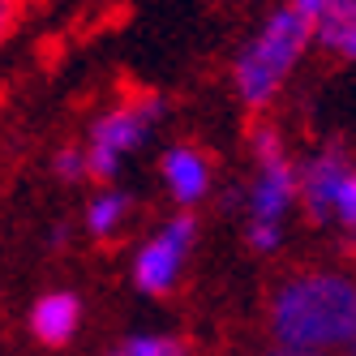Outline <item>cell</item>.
Here are the masks:
<instances>
[{
  "label": "cell",
  "instance_id": "1",
  "mask_svg": "<svg viewBox=\"0 0 356 356\" xmlns=\"http://www.w3.org/2000/svg\"><path fill=\"white\" fill-rule=\"evenodd\" d=\"M270 335L279 348H356V284L335 270L292 275L270 296Z\"/></svg>",
  "mask_w": 356,
  "mask_h": 356
},
{
  "label": "cell",
  "instance_id": "2",
  "mask_svg": "<svg viewBox=\"0 0 356 356\" xmlns=\"http://www.w3.org/2000/svg\"><path fill=\"white\" fill-rule=\"evenodd\" d=\"M314 39V26L305 22L292 5L279 9L262 22V31L253 35L241 56H236V95L245 99L249 108H266L270 99L279 95V86H284V78L292 73V65L305 56V47H309Z\"/></svg>",
  "mask_w": 356,
  "mask_h": 356
},
{
  "label": "cell",
  "instance_id": "3",
  "mask_svg": "<svg viewBox=\"0 0 356 356\" xmlns=\"http://www.w3.org/2000/svg\"><path fill=\"white\" fill-rule=\"evenodd\" d=\"M163 95H142L138 104H124L104 112L90 124V142H86V168L95 181H112L120 172V159L129 150L142 146V138L155 129V120L163 116Z\"/></svg>",
  "mask_w": 356,
  "mask_h": 356
},
{
  "label": "cell",
  "instance_id": "4",
  "mask_svg": "<svg viewBox=\"0 0 356 356\" xmlns=\"http://www.w3.org/2000/svg\"><path fill=\"white\" fill-rule=\"evenodd\" d=\"M193 241H197L193 215L168 219L159 232L138 249V258H134V284H138L142 292H150V296L172 292V284H176V275H181V266H185V258H189Z\"/></svg>",
  "mask_w": 356,
  "mask_h": 356
},
{
  "label": "cell",
  "instance_id": "5",
  "mask_svg": "<svg viewBox=\"0 0 356 356\" xmlns=\"http://www.w3.org/2000/svg\"><path fill=\"white\" fill-rule=\"evenodd\" d=\"M352 172L356 168L348 163V155L339 146L318 150V155L300 168V202H305V211H309L318 223L335 219V202H339V193H343Z\"/></svg>",
  "mask_w": 356,
  "mask_h": 356
},
{
  "label": "cell",
  "instance_id": "6",
  "mask_svg": "<svg viewBox=\"0 0 356 356\" xmlns=\"http://www.w3.org/2000/svg\"><path fill=\"white\" fill-rule=\"evenodd\" d=\"M292 197H300V172L288 163V155L279 159H262L258 163V176L249 185V223H279L284 211L292 207Z\"/></svg>",
  "mask_w": 356,
  "mask_h": 356
},
{
  "label": "cell",
  "instance_id": "7",
  "mask_svg": "<svg viewBox=\"0 0 356 356\" xmlns=\"http://www.w3.org/2000/svg\"><path fill=\"white\" fill-rule=\"evenodd\" d=\"M163 185H168L176 207H193L211 189V163L193 146H172L163 155Z\"/></svg>",
  "mask_w": 356,
  "mask_h": 356
},
{
  "label": "cell",
  "instance_id": "8",
  "mask_svg": "<svg viewBox=\"0 0 356 356\" xmlns=\"http://www.w3.org/2000/svg\"><path fill=\"white\" fill-rule=\"evenodd\" d=\"M82 322V300L73 296V292H47L35 300V309H31V330H35V339L47 343V348H60L73 339V330H78Z\"/></svg>",
  "mask_w": 356,
  "mask_h": 356
},
{
  "label": "cell",
  "instance_id": "9",
  "mask_svg": "<svg viewBox=\"0 0 356 356\" xmlns=\"http://www.w3.org/2000/svg\"><path fill=\"white\" fill-rule=\"evenodd\" d=\"M129 207H134V202H129V193H124V189H104V193H99L90 207H86V227H90V236H99V241L112 236L116 227H120V219L129 215Z\"/></svg>",
  "mask_w": 356,
  "mask_h": 356
},
{
  "label": "cell",
  "instance_id": "10",
  "mask_svg": "<svg viewBox=\"0 0 356 356\" xmlns=\"http://www.w3.org/2000/svg\"><path fill=\"white\" fill-rule=\"evenodd\" d=\"M314 35H318L322 47H330V52L356 60V0H352V5H343L339 13H330L326 22H318Z\"/></svg>",
  "mask_w": 356,
  "mask_h": 356
},
{
  "label": "cell",
  "instance_id": "11",
  "mask_svg": "<svg viewBox=\"0 0 356 356\" xmlns=\"http://www.w3.org/2000/svg\"><path fill=\"white\" fill-rule=\"evenodd\" d=\"M108 356H185V343L168 339V335H134V339L116 343Z\"/></svg>",
  "mask_w": 356,
  "mask_h": 356
},
{
  "label": "cell",
  "instance_id": "12",
  "mask_svg": "<svg viewBox=\"0 0 356 356\" xmlns=\"http://www.w3.org/2000/svg\"><path fill=\"white\" fill-rule=\"evenodd\" d=\"M52 172L60 176V181H82V176H90V168H86V146H65V150H56Z\"/></svg>",
  "mask_w": 356,
  "mask_h": 356
},
{
  "label": "cell",
  "instance_id": "13",
  "mask_svg": "<svg viewBox=\"0 0 356 356\" xmlns=\"http://www.w3.org/2000/svg\"><path fill=\"white\" fill-rule=\"evenodd\" d=\"M249 146H253V159H279V155H288L284 150V138H279V129L275 124H258V129L249 134Z\"/></svg>",
  "mask_w": 356,
  "mask_h": 356
},
{
  "label": "cell",
  "instance_id": "14",
  "mask_svg": "<svg viewBox=\"0 0 356 356\" xmlns=\"http://www.w3.org/2000/svg\"><path fill=\"white\" fill-rule=\"evenodd\" d=\"M343 5H352V0H292V9L309 22V26H318V22H326L330 13H339Z\"/></svg>",
  "mask_w": 356,
  "mask_h": 356
},
{
  "label": "cell",
  "instance_id": "15",
  "mask_svg": "<svg viewBox=\"0 0 356 356\" xmlns=\"http://www.w3.org/2000/svg\"><path fill=\"white\" fill-rule=\"evenodd\" d=\"M279 236H284V227H279V223H249V227H245L249 249H258V253H270V249L279 245Z\"/></svg>",
  "mask_w": 356,
  "mask_h": 356
},
{
  "label": "cell",
  "instance_id": "16",
  "mask_svg": "<svg viewBox=\"0 0 356 356\" xmlns=\"http://www.w3.org/2000/svg\"><path fill=\"white\" fill-rule=\"evenodd\" d=\"M335 219L348 227V232H356V172L348 176V185H343V193L335 202Z\"/></svg>",
  "mask_w": 356,
  "mask_h": 356
},
{
  "label": "cell",
  "instance_id": "17",
  "mask_svg": "<svg viewBox=\"0 0 356 356\" xmlns=\"http://www.w3.org/2000/svg\"><path fill=\"white\" fill-rule=\"evenodd\" d=\"M17 13H22V0H0V43H5L9 31L17 26Z\"/></svg>",
  "mask_w": 356,
  "mask_h": 356
},
{
  "label": "cell",
  "instance_id": "18",
  "mask_svg": "<svg viewBox=\"0 0 356 356\" xmlns=\"http://www.w3.org/2000/svg\"><path fill=\"white\" fill-rule=\"evenodd\" d=\"M47 241H52V245H56V249H60V245H65V241H69V227H52V232H47Z\"/></svg>",
  "mask_w": 356,
  "mask_h": 356
},
{
  "label": "cell",
  "instance_id": "19",
  "mask_svg": "<svg viewBox=\"0 0 356 356\" xmlns=\"http://www.w3.org/2000/svg\"><path fill=\"white\" fill-rule=\"evenodd\" d=\"M266 356H314V352H296V348H275V352H266Z\"/></svg>",
  "mask_w": 356,
  "mask_h": 356
},
{
  "label": "cell",
  "instance_id": "20",
  "mask_svg": "<svg viewBox=\"0 0 356 356\" xmlns=\"http://www.w3.org/2000/svg\"><path fill=\"white\" fill-rule=\"evenodd\" d=\"M352 241H356V232H352Z\"/></svg>",
  "mask_w": 356,
  "mask_h": 356
}]
</instances>
